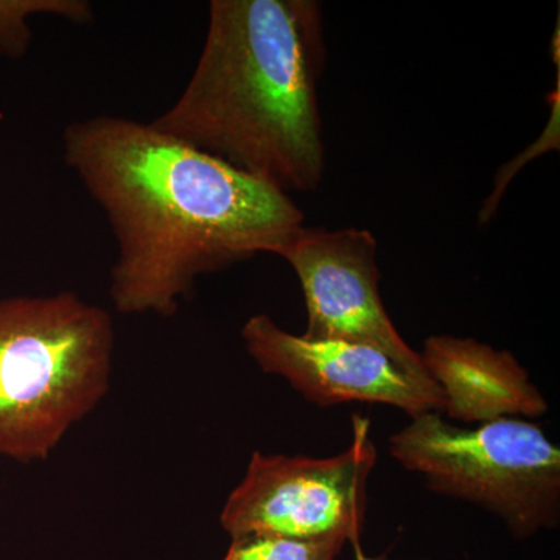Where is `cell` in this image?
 I'll list each match as a JSON object with an SVG mask.
<instances>
[{
	"label": "cell",
	"mask_w": 560,
	"mask_h": 560,
	"mask_svg": "<svg viewBox=\"0 0 560 560\" xmlns=\"http://www.w3.org/2000/svg\"><path fill=\"white\" fill-rule=\"evenodd\" d=\"M275 256L289 261L300 278L308 316L305 340L368 346L408 374L431 381L420 353L405 342L385 311L377 241L370 231L301 228Z\"/></svg>",
	"instance_id": "8992f818"
},
{
	"label": "cell",
	"mask_w": 560,
	"mask_h": 560,
	"mask_svg": "<svg viewBox=\"0 0 560 560\" xmlns=\"http://www.w3.org/2000/svg\"><path fill=\"white\" fill-rule=\"evenodd\" d=\"M355 548H357V560H374V559L368 558V556L364 555L363 551H361L359 544H355Z\"/></svg>",
	"instance_id": "8fae6325"
},
{
	"label": "cell",
	"mask_w": 560,
	"mask_h": 560,
	"mask_svg": "<svg viewBox=\"0 0 560 560\" xmlns=\"http://www.w3.org/2000/svg\"><path fill=\"white\" fill-rule=\"evenodd\" d=\"M324 58L315 0H212L189 83L151 125L287 194L315 191Z\"/></svg>",
	"instance_id": "7a4b0ae2"
},
{
	"label": "cell",
	"mask_w": 560,
	"mask_h": 560,
	"mask_svg": "<svg viewBox=\"0 0 560 560\" xmlns=\"http://www.w3.org/2000/svg\"><path fill=\"white\" fill-rule=\"evenodd\" d=\"M431 381L444 393L445 411L463 422L537 418L548 405L510 352L470 338L431 337L420 353Z\"/></svg>",
	"instance_id": "ba28073f"
},
{
	"label": "cell",
	"mask_w": 560,
	"mask_h": 560,
	"mask_svg": "<svg viewBox=\"0 0 560 560\" xmlns=\"http://www.w3.org/2000/svg\"><path fill=\"white\" fill-rule=\"evenodd\" d=\"M62 156L117 242L109 294L125 315H175L200 276L276 250L304 228L287 191L127 117L77 120Z\"/></svg>",
	"instance_id": "6da1fadb"
},
{
	"label": "cell",
	"mask_w": 560,
	"mask_h": 560,
	"mask_svg": "<svg viewBox=\"0 0 560 560\" xmlns=\"http://www.w3.org/2000/svg\"><path fill=\"white\" fill-rule=\"evenodd\" d=\"M242 338L261 371L285 378L319 407L372 401L399 408L412 419L445 411L447 401L436 383L408 374L368 346L308 341L280 329L268 315L246 320Z\"/></svg>",
	"instance_id": "52a82bcc"
},
{
	"label": "cell",
	"mask_w": 560,
	"mask_h": 560,
	"mask_svg": "<svg viewBox=\"0 0 560 560\" xmlns=\"http://www.w3.org/2000/svg\"><path fill=\"white\" fill-rule=\"evenodd\" d=\"M109 312L72 291L0 300V455L49 458L110 385Z\"/></svg>",
	"instance_id": "3957f363"
},
{
	"label": "cell",
	"mask_w": 560,
	"mask_h": 560,
	"mask_svg": "<svg viewBox=\"0 0 560 560\" xmlns=\"http://www.w3.org/2000/svg\"><path fill=\"white\" fill-rule=\"evenodd\" d=\"M389 452L434 492L499 514L515 536L559 521L560 452L528 420L504 418L467 430L427 412L390 436Z\"/></svg>",
	"instance_id": "277c9868"
},
{
	"label": "cell",
	"mask_w": 560,
	"mask_h": 560,
	"mask_svg": "<svg viewBox=\"0 0 560 560\" xmlns=\"http://www.w3.org/2000/svg\"><path fill=\"white\" fill-rule=\"evenodd\" d=\"M38 14L88 24L94 10L86 0H0V55L21 58L27 54L32 43L28 21Z\"/></svg>",
	"instance_id": "9c48e42d"
},
{
	"label": "cell",
	"mask_w": 560,
	"mask_h": 560,
	"mask_svg": "<svg viewBox=\"0 0 560 560\" xmlns=\"http://www.w3.org/2000/svg\"><path fill=\"white\" fill-rule=\"evenodd\" d=\"M342 540L298 541L276 537H243L232 540L223 560H334Z\"/></svg>",
	"instance_id": "30bf717a"
},
{
	"label": "cell",
	"mask_w": 560,
	"mask_h": 560,
	"mask_svg": "<svg viewBox=\"0 0 560 560\" xmlns=\"http://www.w3.org/2000/svg\"><path fill=\"white\" fill-rule=\"evenodd\" d=\"M349 448L331 458L253 453L221 512L231 539L276 537L359 544L368 481L377 463L371 422L353 416Z\"/></svg>",
	"instance_id": "5b68a950"
}]
</instances>
